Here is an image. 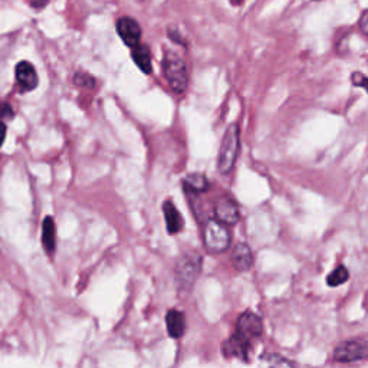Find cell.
Returning a JSON list of instances; mask_svg holds the SVG:
<instances>
[{
    "mask_svg": "<svg viewBox=\"0 0 368 368\" xmlns=\"http://www.w3.org/2000/svg\"><path fill=\"white\" fill-rule=\"evenodd\" d=\"M241 154V127L238 122L231 124L220 141L216 169L219 174L229 176Z\"/></svg>",
    "mask_w": 368,
    "mask_h": 368,
    "instance_id": "cell-1",
    "label": "cell"
},
{
    "mask_svg": "<svg viewBox=\"0 0 368 368\" xmlns=\"http://www.w3.org/2000/svg\"><path fill=\"white\" fill-rule=\"evenodd\" d=\"M162 68L164 80L167 81L170 90L177 95L184 94L189 85V72L184 59L177 52L166 49Z\"/></svg>",
    "mask_w": 368,
    "mask_h": 368,
    "instance_id": "cell-2",
    "label": "cell"
},
{
    "mask_svg": "<svg viewBox=\"0 0 368 368\" xmlns=\"http://www.w3.org/2000/svg\"><path fill=\"white\" fill-rule=\"evenodd\" d=\"M201 256L197 252L182 255L174 269L176 282L180 292L189 293L193 289L201 272Z\"/></svg>",
    "mask_w": 368,
    "mask_h": 368,
    "instance_id": "cell-3",
    "label": "cell"
},
{
    "mask_svg": "<svg viewBox=\"0 0 368 368\" xmlns=\"http://www.w3.org/2000/svg\"><path fill=\"white\" fill-rule=\"evenodd\" d=\"M232 235L229 228L217 222L216 219H209L203 228V245L209 253H224L231 248Z\"/></svg>",
    "mask_w": 368,
    "mask_h": 368,
    "instance_id": "cell-4",
    "label": "cell"
},
{
    "mask_svg": "<svg viewBox=\"0 0 368 368\" xmlns=\"http://www.w3.org/2000/svg\"><path fill=\"white\" fill-rule=\"evenodd\" d=\"M367 344L361 340H348L341 342L334 349V361L341 364H351L367 358Z\"/></svg>",
    "mask_w": 368,
    "mask_h": 368,
    "instance_id": "cell-5",
    "label": "cell"
},
{
    "mask_svg": "<svg viewBox=\"0 0 368 368\" xmlns=\"http://www.w3.org/2000/svg\"><path fill=\"white\" fill-rule=\"evenodd\" d=\"M214 219L226 226L236 225L241 219V210L236 200L231 196L219 197L214 203Z\"/></svg>",
    "mask_w": 368,
    "mask_h": 368,
    "instance_id": "cell-6",
    "label": "cell"
},
{
    "mask_svg": "<svg viewBox=\"0 0 368 368\" xmlns=\"http://www.w3.org/2000/svg\"><path fill=\"white\" fill-rule=\"evenodd\" d=\"M263 332V324L262 320L252 311H246L243 312L239 320H238V325H236V335L241 337L242 340L251 342L255 338H259Z\"/></svg>",
    "mask_w": 368,
    "mask_h": 368,
    "instance_id": "cell-7",
    "label": "cell"
},
{
    "mask_svg": "<svg viewBox=\"0 0 368 368\" xmlns=\"http://www.w3.org/2000/svg\"><path fill=\"white\" fill-rule=\"evenodd\" d=\"M115 26H117L118 36L128 48H134L138 43H141L142 29H141V25L134 18L122 16L117 21Z\"/></svg>",
    "mask_w": 368,
    "mask_h": 368,
    "instance_id": "cell-8",
    "label": "cell"
},
{
    "mask_svg": "<svg viewBox=\"0 0 368 368\" xmlns=\"http://www.w3.org/2000/svg\"><path fill=\"white\" fill-rule=\"evenodd\" d=\"M15 78H16V83H18L19 88L25 93L33 91L39 84L38 72H36L35 66L28 61H22L16 65Z\"/></svg>",
    "mask_w": 368,
    "mask_h": 368,
    "instance_id": "cell-9",
    "label": "cell"
},
{
    "mask_svg": "<svg viewBox=\"0 0 368 368\" xmlns=\"http://www.w3.org/2000/svg\"><path fill=\"white\" fill-rule=\"evenodd\" d=\"M231 261H232V265L236 270L248 272V270L252 269V266L255 263V255H253V251L251 249V246L248 243L239 242L232 249Z\"/></svg>",
    "mask_w": 368,
    "mask_h": 368,
    "instance_id": "cell-10",
    "label": "cell"
},
{
    "mask_svg": "<svg viewBox=\"0 0 368 368\" xmlns=\"http://www.w3.org/2000/svg\"><path fill=\"white\" fill-rule=\"evenodd\" d=\"M163 213H164L166 226H167L169 233L170 235L180 233L184 228V220H183L179 209L173 203V200H166L163 203Z\"/></svg>",
    "mask_w": 368,
    "mask_h": 368,
    "instance_id": "cell-11",
    "label": "cell"
},
{
    "mask_svg": "<svg viewBox=\"0 0 368 368\" xmlns=\"http://www.w3.org/2000/svg\"><path fill=\"white\" fill-rule=\"evenodd\" d=\"M131 58H132L134 63L138 66V69L142 73H145V75H150V73L153 72L152 51L147 45L138 43L137 46L131 48Z\"/></svg>",
    "mask_w": 368,
    "mask_h": 368,
    "instance_id": "cell-12",
    "label": "cell"
},
{
    "mask_svg": "<svg viewBox=\"0 0 368 368\" xmlns=\"http://www.w3.org/2000/svg\"><path fill=\"white\" fill-rule=\"evenodd\" d=\"M42 246L48 255H53L56 249V226L51 216L42 222Z\"/></svg>",
    "mask_w": 368,
    "mask_h": 368,
    "instance_id": "cell-13",
    "label": "cell"
},
{
    "mask_svg": "<svg viewBox=\"0 0 368 368\" xmlns=\"http://www.w3.org/2000/svg\"><path fill=\"white\" fill-rule=\"evenodd\" d=\"M166 325L167 332L172 338H180L183 337L186 331V317L183 312L177 310H170L166 317Z\"/></svg>",
    "mask_w": 368,
    "mask_h": 368,
    "instance_id": "cell-14",
    "label": "cell"
},
{
    "mask_svg": "<svg viewBox=\"0 0 368 368\" xmlns=\"http://www.w3.org/2000/svg\"><path fill=\"white\" fill-rule=\"evenodd\" d=\"M183 189L191 194H203L209 190L210 183L203 173H191L183 179Z\"/></svg>",
    "mask_w": 368,
    "mask_h": 368,
    "instance_id": "cell-15",
    "label": "cell"
},
{
    "mask_svg": "<svg viewBox=\"0 0 368 368\" xmlns=\"http://www.w3.org/2000/svg\"><path fill=\"white\" fill-rule=\"evenodd\" d=\"M249 348H251V342L242 340L236 334H233L225 344V349H226L228 355L238 357L242 359H246V357L249 354Z\"/></svg>",
    "mask_w": 368,
    "mask_h": 368,
    "instance_id": "cell-16",
    "label": "cell"
},
{
    "mask_svg": "<svg viewBox=\"0 0 368 368\" xmlns=\"http://www.w3.org/2000/svg\"><path fill=\"white\" fill-rule=\"evenodd\" d=\"M348 269L345 266H338L335 268L327 278V283L331 286V288H337L342 283H345L348 280Z\"/></svg>",
    "mask_w": 368,
    "mask_h": 368,
    "instance_id": "cell-17",
    "label": "cell"
},
{
    "mask_svg": "<svg viewBox=\"0 0 368 368\" xmlns=\"http://www.w3.org/2000/svg\"><path fill=\"white\" fill-rule=\"evenodd\" d=\"M73 84L81 88L94 90L97 87V80L88 72H77L75 75H73Z\"/></svg>",
    "mask_w": 368,
    "mask_h": 368,
    "instance_id": "cell-18",
    "label": "cell"
},
{
    "mask_svg": "<svg viewBox=\"0 0 368 368\" xmlns=\"http://www.w3.org/2000/svg\"><path fill=\"white\" fill-rule=\"evenodd\" d=\"M351 83H352V85L357 87V88H362V90L367 88V77L364 75L362 72H352Z\"/></svg>",
    "mask_w": 368,
    "mask_h": 368,
    "instance_id": "cell-19",
    "label": "cell"
},
{
    "mask_svg": "<svg viewBox=\"0 0 368 368\" xmlns=\"http://www.w3.org/2000/svg\"><path fill=\"white\" fill-rule=\"evenodd\" d=\"M14 117H15V111H14L12 105L8 101L0 104V118H2V120H12Z\"/></svg>",
    "mask_w": 368,
    "mask_h": 368,
    "instance_id": "cell-20",
    "label": "cell"
},
{
    "mask_svg": "<svg viewBox=\"0 0 368 368\" xmlns=\"http://www.w3.org/2000/svg\"><path fill=\"white\" fill-rule=\"evenodd\" d=\"M358 26H359V31L362 35H367L368 33V12L364 11L361 14V18L358 21Z\"/></svg>",
    "mask_w": 368,
    "mask_h": 368,
    "instance_id": "cell-21",
    "label": "cell"
},
{
    "mask_svg": "<svg viewBox=\"0 0 368 368\" xmlns=\"http://www.w3.org/2000/svg\"><path fill=\"white\" fill-rule=\"evenodd\" d=\"M167 33H169L170 39H173L176 43H179V45H184V43H186V41L179 35V32H177L176 28H169Z\"/></svg>",
    "mask_w": 368,
    "mask_h": 368,
    "instance_id": "cell-22",
    "label": "cell"
},
{
    "mask_svg": "<svg viewBox=\"0 0 368 368\" xmlns=\"http://www.w3.org/2000/svg\"><path fill=\"white\" fill-rule=\"evenodd\" d=\"M28 4L33 9H43L49 4V0H28Z\"/></svg>",
    "mask_w": 368,
    "mask_h": 368,
    "instance_id": "cell-23",
    "label": "cell"
},
{
    "mask_svg": "<svg viewBox=\"0 0 368 368\" xmlns=\"http://www.w3.org/2000/svg\"><path fill=\"white\" fill-rule=\"evenodd\" d=\"M5 138H6V125L5 122L0 121V147H2Z\"/></svg>",
    "mask_w": 368,
    "mask_h": 368,
    "instance_id": "cell-24",
    "label": "cell"
},
{
    "mask_svg": "<svg viewBox=\"0 0 368 368\" xmlns=\"http://www.w3.org/2000/svg\"><path fill=\"white\" fill-rule=\"evenodd\" d=\"M315 2H318V0H315Z\"/></svg>",
    "mask_w": 368,
    "mask_h": 368,
    "instance_id": "cell-25",
    "label": "cell"
}]
</instances>
